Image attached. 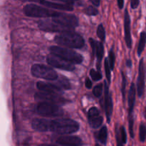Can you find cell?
Instances as JSON below:
<instances>
[{
  "label": "cell",
  "instance_id": "obj_2",
  "mask_svg": "<svg viewBox=\"0 0 146 146\" xmlns=\"http://www.w3.org/2000/svg\"><path fill=\"white\" fill-rule=\"evenodd\" d=\"M54 41L58 45L70 48H81L85 44L84 38L73 31L60 33L56 36Z\"/></svg>",
  "mask_w": 146,
  "mask_h": 146
},
{
  "label": "cell",
  "instance_id": "obj_16",
  "mask_svg": "<svg viewBox=\"0 0 146 146\" xmlns=\"http://www.w3.org/2000/svg\"><path fill=\"white\" fill-rule=\"evenodd\" d=\"M36 3H39L41 5L44 6V7L49 8L51 9H59L64 10V11H71L74 10V7L72 5L66 4H61V3H56L52 1H47V0H37Z\"/></svg>",
  "mask_w": 146,
  "mask_h": 146
},
{
  "label": "cell",
  "instance_id": "obj_30",
  "mask_svg": "<svg viewBox=\"0 0 146 146\" xmlns=\"http://www.w3.org/2000/svg\"><path fill=\"white\" fill-rule=\"evenodd\" d=\"M90 75H91V78L95 81H99L102 78V74L99 71L98 72L96 70H94V68L91 69V71H90Z\"/></svg>",
  "mask_w": 146,
  "mask_h": 146
},
{
  "label": "cell",
  "instance_id": "obj_12",
  "mask_svg": "<svg viewBox=\"0 0 146 146\" xmlns=\"http://www.w3.org/2000/svg\"><path fill=\"white\" fill-rule=\"evenodd\" d=\"M104 106L105 109L106 115L108 123H110L113 113V100L111 94L109 92V88L107 85L106 81H104Z\"/></svg>",
  "mask_w": 146,
  "mask_h": 146
},
{
  "label": "cell",
  "instance_id": "obj_26",
  "mask_svg": "<svg viewBox=\"0 0 146 146\" xmlns=\"http://www.w3.org/2000/svg\"><path fill=\"white\" fill-rule=\"evenodd\" d=\"M104 69H105L106 76L107 81H108V84H111V68L109 66V64H108V60L106 58L105 61H104Z\"/></svg>",
  "mask_w": 146,
  "mask_h": 146
},
{
  "label": "cell",
  "instance_id": "obj_18",
  "mask_svg": "<svg viewBox=\"0 0 146 146\" xmlns=\"http://www.w3.org/2000/svg\"><path fill=\"white\" fill-rule=\"evenodd\" d=\"M135 95H136V88L134 83H132L130 87L128 96V118H133V110L135 104Z\"/></svg>",
  "mask_w": 146,
  "mask_h": 146
},
{
  "label": "cell",
  "instance_id": "obj_11",
  "mask_svg": "<svg viewBox=\"0 0 146 146\" xmlns=\"http://www.w3.org/2000/svg\"><path fill=\"white\" fill-rule=\"evenodd\" d=\"M145 71L144 65V58H142L139 61L138 66V76L137 79L136 92L139 98H142L145 92Z\"/></svg>",
  "mask_w": 146,
  "mask_h": 146
},
{
  "label": "cell",
  "instance_id": "obj_41",
  "mask_svg": "<svg viewBox=\"0 0 146 146\" xmlns=\"http://www.w3.org/2000/svg\"><path fill=\"white\" fill-rule=\"evenodd\" d=\"M143 115L145 117V118L146 119V107L144 108V111H143Z\"/></svg>",
  "mask_w": 146,
  "mask_h": 146
},
{
  "label": "cell",
  "instance_id": "obj_6",
  "mask_svg": "<svg viewBox=\"0 0 146 146\" xmlns=\"http://www.w3.org/2000/svg\"><path fill=\"white\" fill-rule=\"evenodd\" d=\"M36 111L39 115L47 118L60 117L64 115V111L59 106L46 102H39L36 106Z\"/></svg>",
  "mask_w": 146,
  "mask_h": 146
},
{
  "label": "cell",
  "instance_id": "obj_7",
  "mask_svg": "<svg viewBox=\"0 0 146 146\" xmlns=\"http://www.w3.org/2000/svg\"><path fill=\"white\" fill-rule=\"evenodd\" d=\"M34 98L36 101L38 102H46L54 104L56 105H64L68 103V100L64 98V97L61 96L59 94H51V93L46 92H38L34 96Z\"/></svg>",
  "mask_w": 146,
  "mask_h": 146
},
{
  "label": "cell",
  "instance_id": "obj_35",
  "mask_svg": "<svg viewBox=\"0 0 146 146\" xmlns=\"http://www.w3.org/2000/svg\"><path fill=\"white\" fill-rule=\"evenodd\" d=\"M53 1H61V2H64L66 4H69V5H72L74 3H75L76 1H78V0H53Z\"/></svg>",
  "mask_w": 146,
  "mask_h": 146
},
{
  "label": "cell",
  "instance_id": "obj_29",
  "mask_svg": "<svg viewBox=\"0 0 146 146\" xmlns=\"http://www.w3.org/2000/svg\"><path fill=\"white\" fill-rule=\"evenodd\" d=\"M103 86H104L103 84H100L94 87V90H93V94H94V95L96 97H97V98H99V97H101V95H102Z\"/></svg>",
  "mask_w": 146,
  "mask_h": 146
},
{
  "label": "cell",
  "instance_id": "obj_38",
  "mask_svg": "<svg viewBox=\"0 0 146 146\" xmlns=\"http://www.w3.org/2000/svg\"><path fill=\"white\" fill-rule=\"evenodd\" d=\"M91 1L96 7H98L100 5V3H101V0H91Z\"/></svg>",
  "mask_w": 146,
  "mask_h": 146
},
{
  "label": "cell",
  "instance_id": "obj_9",
  "mask_svg": "<svg viewBox=\"0 0 146 146\" xmlns=\"http://www.w3.org/2000/svg\"><path fill=\"white\" fill-rule=\"evenodd\" d=\"M38 28L46 32H64V31H70L73 30L64 27L60 24H57L55 21L50 19L41 20L38 22Z\"/></svg>",
  "mask_w": 146,
  "mask_h": 146
},
{
  "label": "cell",
  "instance_id": "obj_33",
  "mask_svg": "<svg viewBox=\"0 0 146 146\" xmlns=\"http://www.w3.org/2000/svg\"><path fill=\"white\" fill-rule=\"evenodd\" d=\"M115 139H116V145L117 146H124L123 143L121 139V136H120V133L118 131V128H115Z\"/></svg>",
  "mask_w": 146,
  "mask_h": 146
},
{
  "label": "cell",
  "instance_id": "obj_25",
  "mask_svg": "<svg viewBox=\"0 0 146 146\" xmlns=\"http://www.w3.org/2000/svg\"><path fill=\"white\" fill-rule=\"evenodd\" d=\"M115 54L113 48H111L109 51V54H108V64H109V66L111 68V70H113L114 66H115Z\"/></svg>",
  "mask_w": 146,
  "mask_h": 146
},
{
  "label": "cell",
  "instance_id": "obj_13",
  "mask_svg": "<svg viewBox=\"0 0 146 146\" xmlns=\"http://www.w3.org/2000/svg\"><path fill=\"white\" fill-rule=\"evenodd\" d=\"M88 123L92 128H98L102 125L104 119L100 115V112L96 107H92L88 112Z\"/></svg>",
  "mask_w": 146,
  "mask_h": 146
},
{
  "label": "cell",
  "instance_id": "obj_21",
  "mask_svg": "<svg viewBox=\"0 0 146 146\" xmlns=\"http://www.w3.org/2000/svg\"><path fill=\"white\" fill-rule=\"evenodd\" d=\"M146 44V32L145 31H142L140 34L139 41H138V49H137V54L138 56H141L145 49Z\"/></svg>",
  "mask_w": 146,
  "mask_h": 146
},
{
  "label": "cell",
  "instance_id": "obj_32",
  "mask_svg": "<svg viewBox=\"0 0 146 146\" xmlns=\"http://www.w3.org/2000/svg\"><path fill=\"white\" fill-rule=\"evenodd\" d=\"M120 136H121V139L123 143L125 144L127 142V133H126V131H125V128L123 125L120 128Z\"/></svg>",
  "mask_w": 146,
  "mask_h": 146
},
{
  "label": "cell",
  "instance_id": "obj_31",
  "mask_svg": "<svg viewBox=\"0 0 146 146\" xmlns=\"http://www.w3.org/2000/svg\"><path fill=\"white\" fill-rule=\"evenodd\" d=\"M84 12L89 16H96L98 14V11L96 7H92V6H89L87 8L85 9Z\"/></svg>",
  "mask_w": 146,
  "mask_h": 146
},
{
  "label": "cell",
  "instance_id": "obj_28",
  "mask_svg": "<svg viewBox=\"0 0 146 146\" xmlns=\"http://www.w3.org/2000/svg\"><path fill=\"white\" fill-rule=\"evenodd\" d=\"M122 86H121V93H122L123 96V101L125 102V88H126V84H127V80L125 78V74L123 72H122Z\"/></svg>",
  "mask_w": 146,
  "mask_h": 146
},
{
  "label": "cell",
  "instance_id": "obj_4",
  "mask_svg": "<svg viewBox=\"0 0 146 146\" xmlns=\"http://www.w3.org/2000/svg\"><path fill=\"white\" fill-rule=\"evenodd\" d=\"M24 14L27 17L35 18H53L59 14V11H54L46 7H41L35 4H27L23 8Z\"/></svg>",
  "mask_w": 146,
  "mask_h": 146
},
{
  "label": "cell",
  "instance_id": "obj_23",
  "mask_svg": "<svg viewBox=\"0 0 146 146\" xmlns=\"http://www.w3.org/2000/svg\"><path fill=\"white\" fill-rule=\"evenodd\" d=\"M56 82L55 83V84L56 86H58L61 90L65 89V90H68L71 88V84H70L69 81L67 78H64V77H62L60 79H58L57 78Z\"/></svg>",
  "mask_w": 146,
  "mask_h": 146
},
{
  "label": "cell",
  "instance_id": "obj_40",
  "mask_svg": "<svg viewBox=\"0 0 146 146\" xmlns=\"http://www.w3.org/2000/svg\"><path fill=\"white\" fill-rule=\"evenodd\" d=\"M38 146H56V145H51V144H41V145H39Z\"/></svg>",
  "mask_w": 146,
  "mask_h": 146
},
{
  "label": "cell",
  "instance_id": "obj_27",
  "mask_svg": "<svg viewBox=\"0 0 146 146\" xmlns=\"http://www.w3.org/2000/svg\"><path fill=\"white\" fill-rule=\"evenodd\" d=\"M97 36H98V38L101 40V41H104L106 38V31L104 29V27L103 26L102 24H99L97 29Z\"/></svg>",
  "mask_w": 146,
  "mask_h": 146
},
{
  "label": "cell",
  "instance_id": "obj_5",
  "mask_svg": "<svg viewBox=\"0 0 146 146\" xmlns=\"http://www.w3.org/2000/svg\"><path fill=\"white\" fill-rule=\"evenodd\" d=\"M31 72L36 78L48 81H56L58 78L57 73L52 68L43 64H34L31 66Z\"/></svg>",
  "mask_w": 146,
  "mask_h": 146
},
{
  "label": "cell",
  "instance_id": "obj_36",
  "mask_svg": "<svg viewBox=\"0 0 146 146\" xmlns=\"http://www.w3.org/2000/svg\"><path fill=\"white\" fill-rule=\"evenodd\" d=\"M85 85L87 88H91L92 87V81H91L89 78H86L85 81Z\"/></svg>",
  "mask_w": 146,
  "mask_h": 146
},
{
  "label": "cell",
  "instance_id": "obj_24",
  "mask_svg": "<svg viewBox=\"0 0 146 146\" xmlns=\"http://www.w3.org/2000/svg\"><path fill=\"white\" fill-rule=\"evenodd\" d=\"M139 140L141 143L146 141V125L143 123H141L139 126Z\"/></svg>",
  "mask_w": 146,
  "mask_h": 146
},
{
  "label": "cell",
  "instance_id": "obj_10",
  "mask_svg": "<svg viewBox=\"0 0 146 146\" xmlns=\"http://www.w3.org/2000/svg\"><path fill=\"white\" fill-rule=\"evenodd\" d=\"M46 62L50 66L58 69L67 71H73L75 70V66L66 61L61 59L54 55H50L46 57Z\"/></svg>",
  "mask_w": 146,
  "mask_h": 146
},
{
  "label": "cell",
  "instance_id": "obj_8",
  "mask_svg": "<svg viewBox=\"0 0 146 146\" xmlns=\"http://www.w3.org/2000/svg\"><path fill=\"white\" fill-rule=\"evenodd\" d=\"M51 20L64 27L73 30L78 25V19L74 14L60 12L58 16L51 18Z\"/></svg>",
  "mask_w": 146,
  "mask_h": 146
},
{
  "label": "cell",
  "instance_id": "obj_20",
  "mask_svg": "<svg viewBox=\"0 0 146 146\" xmlns=\"http://www.w3.org/2000/svg\"><path fill=\"white\" fill-rule=\"evenodd\" d=\"M93 54H95L97 58V68H98V71H100V64L101 62L103 56H104V45L102 43L98 42V41H96V45L94 47V50H93Z\"/></svg>",
  "mask_w": 146,
  "mask_h": 146
},
{
  "label": "cell",
  "instance_id": "obj_37",
  "mask_svg": "<svg viewBox=\"0 0 146 146\" xmlns=\"http://www.w3.org/2000/svg\"><path fill=\"white\" fill-rule=\"evenodd\" d=\"M117 2H118V8L122 9L124 7V0H117Z\"/></svg>",
  "mask_w": 146,
  "mask_h": 146
},
{
  "label": "cell",
  "instance_id": "obj_19",
  "mask_svg": "<svg viewBox=\"0 0 146 146\" xmlns=\"http://www.w3.org/2000/svg\"><path fill=\"white\" fill-rule=\"evenodd\" d=\"M49 119L44 118H34L31 121V127L35 131L39 132H46L49 131Z\"/></svg>",
  "mask_w": 146,
  "mask_h": 146
},
{
  "label": "cell",
  "instance_id": "obj_39",
  "mask_svg": "<svg viewBox=\"0 0 146 146\" xmlns=\"http://www.w3.org/2000/svg\"><path fill=\"white\" fill-rule=\"evenodd\" d=\"M126 66L127 67H128V68H131L133 66V64H132V61H131V59H128L126 61Z\"/></svg>",
  "mask_w": 146,
  "mask_h": 146
},
{
  "label": "cell",
  "instance_id": "obj_17",
  "mask_svg": "<svg viewBox=\"0 0 146 146\" xmlns=\"http://www.w3.org/2000/svg\"><path fill=\"white\" fill-rule=\"evenodd\" d=\"M36 88L42 92L51 93V94H60L62 90L55 84L46 83L44 81H38L36 83Z\"/></svg>",
  "mask_w": 146,
  "mask_h": 146
},
{
  "label": "cell",
  "instance_id": "obj_3",
  "mask_svg": "<svg viewBox=\"0 0 146 146\" xmlns=\"http://www.w3.org/2000/svg\"><path fill=\"white\" fill-rule=\"evenodd\" d=\"M49 51L52 55L68 61L74 65L81 64L84 60L81 54L69 48H63L58 46H52L49 48Z\"/></svg>",
  "mask_w": 146,
  "mask_h": 146
},
{
  "label": "cell",
  "instance_id": "obj_14",
  "mask_svg": "<svg viewBox=\"0 0 146 146\" xmlns=\"http://www.w3.org/2000/svg\"><path fill=\"white\" fill-rule=\"evenodd\" d=\"M124 34H125V41L128 48H132V37L131 30V17L128 9L125 10L124 14Z\"/></svg>",
  "mask_w": 146,
  "mask_h": 146
},
{
  "label": "cell",
  "instance_id": "obj_1",
  "mask_svg": "<svg viewBox=\"0 0 146 146\" xmlns=\"http://www.w3.org/2000/svg\"><path fill=\"white\" fill-rule=\"evenodd\" d=\"M79 130V124L71 119L50 120L49 131L60 135H68L77 132Z\"/></svg>",
  "mask_w": 146,
  "mask_h": 146
},
{
  "label": "cell",
  "instance_id": "obj_15",
  "mask_svg": "<svg viewBox=\"0 0 146 146\" xmlns=\"http://www.w3.org/2000/svg\"><path fill=\"white\" fill-rule=\"evenodd\" d=\"M56 143L64 146H81L83 145V141L79 137L64 135L57 138Z\"/></svg>",
  "mask_w": 146,
  "mask_h": 146
},
{
  "label": "cell",
  "instance_id": "obj_22",
  "mask_svg": "<svg viewBox=\"0 0 146 146\" xmlns=\"http://www.w3.org/2000/svg\"><path fill=\"white\" fill-rule=\"evenodd\" d=\"M97 139L101 143L106 145L107 142V138H108V130L106 126H103L98 131L97 134Z\"/></svg>",
  "mask_w": 146,
  "mask_h": 146
},
{
  "label": "cell",
  "instance_id": "obj_34",
  "mask_svg": "<svg viewBox=\"0 0 146 146\" xmlns=\"http://www.w3.org/2000/svg\"><path fill=\"white\" fill-rule=\"evenodd\" d=\"M140 4V0H131V7L133 9L138 8Z\"/></svg>",
  "mask_w": 146,
  "mask_h": 146
}]
</instances>
